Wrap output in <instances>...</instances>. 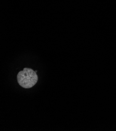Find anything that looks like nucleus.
Wrapping results in <instances>:
<instances>
[{
  "label": "nucleus",
  "instance_id": "f257e3e1",
  "mask_svg": "<svg viewBox=\"0 0 116 131\" xmlns=\"http://www.w3.org/2000/svg\"><path fill=\"white\" fill-rule=\"evenodd\" d=\"M36 72L29 68H24L22 71H20L17 76L19 85L25 89L33 87L38 80Z\"/></svg>",
  "mask_w": 116,
  "mask_h": 131
}]
</instances>
